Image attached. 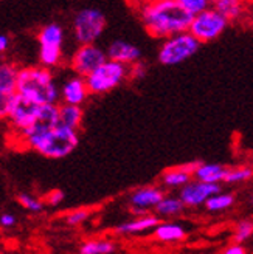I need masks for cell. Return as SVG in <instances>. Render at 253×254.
<instances>
[{
	"label": "cell",
	"instance_id": "1",
	"mask_svg": "<svg viewBox=\"0 0 253 254\" xmlns=\"http://www.w3.org/2000/svg\"><path fill=\"white\" fill-rule=\"evenodd\" d=\"M134 9L146 33L156 39H167L172 34L186 31L193 17L177 0H159Z\"/></svg>",
	"mask_w": 253,
	"mask_h": 254
},
{
	"label": "cell",
	"instance_id": "2",
	"mask_svg": "<svg viewBox=\"0 0 253 254\" xmlns=\"http://www.w3.org/2000/svg\"><path fill=\"white\" fill-rule=\"evenodd\" d=\"M16 93L34 101L36 104H58L59 87L50 68L42 65L19 68Z\"/></svg>",
	"mask_w": 253,
	"mask_h": 254
},
{
	"label": "cell",
	"instance_id": "3",
	"mask_svg": "<svg viewBox=\"0 0 253 254\" xmlns=\"http://www.w3.org/2000/svg\"><path fill=\"white\" fill-rule=\"evenodd\" d=\"M78 144H80L78 130L58 124L53 129L47 130L45 133L28 139L23 144V147H28L47 158L59 160L70 155L78 147Z\"/></svg>",
	"mask_w": 253,
	"mask_h": 254
},
{
	"label": "cell",
	"instance_id": "4",
	"mask_svg": "<svg viewBox=\"0 0 253 254\" xmlns=\"http://www.w3.org/2000/svg\"><path fill=\"white\" fill-rule=\"evenodd\" d=\"M85 85L90 95H104L120 87L124 81H129L128 65L106 59L99 67L85 76Z\"/></svg>",
	"mask_w": 253,
	"mask_h": 254
},
{
	"label": "cell",
	"instance_id": "5",
	"mask_svg": "<svg viewBox=\"0 0 253 254\" xmlns=\"http://www.w3.org/2000/svg\"><path fill=\"white\" fill-rule=\"evenodd\" d=\"M200 42L194 39L193 34L186 31L172 34L163 41L159 50V62L162 65L174 67L193 58L200 48Z\"/></svg>",
	"mask_w": 253,
	"mask_h": 254
},
{
	"label": "cell",
	"instance_id": "6",
	"mask_svg": "<svg viewBox=\"0 0 253 254\" xmlns=\"http://www.w3.org/2000/svg\"><path fill=\"white\" fill-rule=\"evenodd\" d=\"M229 25H230L229 20H227L221 12L208 6L205 9L199 11L197 14H193L188 31L191 33L194 39H197L200 44H208V42L216 41L218 37L229 28Z\"/></svg>",
	"mask_w": 253,
	"mask_h": 254
},
{
	"label": "cell",
	"instance_id": "7",
	"mask_svg": "<svg viewBox=\"0 0 253 254\" xmlns=\"http://www.w3.org/2000/svg\"><path fill=\"white\" fill-rule=\"evenodd\" d=\"M39 42V61L45 68L59 67L62 62V44H64V30L59 23H48L37 34Z\"/></svg>",
	"mask_w": 253,
	"mask_h": 254
},
{
	"label": "cell",
	"instance_id": "8",
	"mask_svg": "<svg viewBox=\"0 0 253 254\" xmlns=\"http://www.w3.org/2000/svg\"><path fill=\"white\" fill-rule=\"evenodd\" d=\"M72 27L80 44H95L106 30V17L96 8H84L75 14Z\"/></svg>",
	"mask_w": 253,
	"mask_h": 254
},
{
	"label": "cell",
	"instance_id": "9",
	"mask_svg": "<svg viewBox=\"0 0 253 254\" xmlns=\"http://www.w3.org/2000/svg\"><path fill=\"white\" fill-rule=\"evenodd\" d=\"M37 110H39V104H36L34 101L25 98L19 93L12 95L8 117H6V121L9 123L12 133L19 135L27 129L36 118Z\"/></svg>",
	"mask_w": 253,
	"mask_h": 254
},
{
	"label": "cell",
	"instance_id": "10",
	"mask_svg": "<svg viewBox=\"0 0 253 254\" xmlns=\"http://www.w3.org/2000/svg\"><path fill=\"white\" fill-rule=\"evenodd\" d=\"M106 59V50H101L96 44H80V47L72 55L70 67L75 74L85 78L88 73H92Z\"/></svg>",
	"mask_w": 253,
	"mask_h": 254
},
{
	"label": "cell",
	"instance_id": "11",
	"mask_svg": "<svg viewBox=\"0 0 253 254\" xmlns=\"http://www.w3.org/2000/svg\"><path fill=\"white\" fill-rule=\"evenodd\" d=\"M58 124H59L58 104H44V106H39V110H37V115L33 120V123L22 133L14 135V138L17 141H20L23 146L28 139L45 133L47 130L53 129V127Z\"/></svg>",
	"mask_w": 253,
	"mask_h": 254
},
{
	"label": "cell",
	"instance_id": "12",
	"mask_svg": "<svg viewBox=\"0 0 253 254\" xmlns=\"http://www.w3.org/2000/svg\"><path fill=\"white\" fill-rule=\"evenodd\" d=\"M221 190V186L218 183H204L199 180H189L186 185L180 188L179 198L188 208H196L204 205L205 200Z\"/></svg>",
	"mask_w": 253,
	"mask_h": 254
},
{
	"label": "cell",
	"instance_id": "13",
	"mask_svg": "<svg viewBox=\"0 0 253 254\" xmlns=\"http://www.w3.org/2000/svg\"><path fill=\"white\" fill-rule=\"evenodd\" d=\"M163 190L156 186H145L138 188L131 194V205L132 212L135 215H145L149 209L157 206V203L163 198Z\"/></svg>",
	"mask_w": 253,
	"mask_h": 254
},
{
	"label": "cell",
	"instance_id": "14",
	"mask_svg": "<svg viewBox=\"0 0 253 254\" xmlns=\"http://www.w3.org/2000/svg\"><path fill=\"white\" fill-rule=\"evenodd\" d=\"M210 6L229 20V23H239L249 19L250 0H210Z\"/></svg>",
	"mask_w": 253,
	"mask_h": 254
},
{
	"label": "cell",
	"instance_id": "15",
	"mask_svg": "<svg viewBox=\"0 0 253 254\" xmlns=\"http://www.w3.org/2000/svg\"><path fill=\"white\" fill-rule=\"evenodd\" d=\"M90 96L85 85V79L83 76L75 74L69 78L62 87H59V99L66 104H75V106H83L87 98Z\"/></svg>",
	"mask_w": 253,
	"mask_h": 254
},
{
	"label": "cell",
	"instance_id": "16",
	"mask_svg": "<svg viewBox=\"0 0 253 254\" xmlns=\"http://www.w3.org/2000/svg\"><path fill=\"white\" fill-rule=\"evenodd\" d=\"M106 56L110 61L124 64V65H131V64L142 59V52L138 47L126 41H115L106 50Z\"/></svg>",
	"mask_w": 253,
	"mask_h": 254
},
{
	"label": "cell",
	"instance_id": "17",
	"mask_svg": "<svg viewBox=\"0 0 253 254\" xmlns=\"http://www.w3.org/2000/svg\"><path fill=\"white\" fill-rule=\"evenodd\" d=\"M196 166H197V161L182 164V166L171 168V169L165 171L162 175L163 185L168 188H182L183 185H186L193 179V172H194Z\"/></svg>",
	"mask_w": 253,
	"mask_h": 254
},
{
	"label": "cell",
	"instance_id": "18",
	"mask_svg": "<svg viewBox=\"0 0 253 254\" xmlns=\"http://www.w3.org/2000/svg\"><path fill=\"white\" fill-rule=\"evenodd\" d=\"M227 168L222 166V164H216V163H199L193 172V177L199 182L204 183H221L224 182Z\"/></svg>",
	"mask_w": 253,
	"mask_h": 254
},
{
	"label": "cell",
	"instance_id": "19",
	"mask_svg": "<svg viewBox=\"0 0 253 254\" xmlns=\"http://www.w3.org/2000/svg\"><path fill=\"white\" fill-rule=\"evenodd\" d=\"M58 117H59V124L70 127V129L75 130H80L84 120V110L81 106L62 103L61 106H58Z\"/></svg>",
	"mask_w": 253,
	"mask_h": 254
},
{
	"label": "cell",
	"instance_id": "20",
	"mask_svg": "<svg viewBox=\"0 0 253 254\" xmlns=\"http://www.w3.org/2000/svg\"><path fill=\"white\" fill-rule=\"evenodd\" d=\"M17 73L19 67L14 62L0 59V92H5L9 95L16 93Z\"/></svg>",
	"mask_w": 253,
	"mask_h": 254
},
{
	"label": "cell",
	"instance_id": "21",
	"mask_svg": "<svg viewBox=\"0 0 253 254\" xmlns=\"http://www.w3.org/2000/svg\"><path fill=\"white\" fill-rule=\"evenodd\" d=\"M160 223L157 215H151V214H145V215H138V219L132 220V222H126L123 225H120L117 228V233L120 234H138L148 231L151 228H156Z\"/></svg>",
	"mask_w": 253,
	"mask_h": 254
},
{
	"label": "cell",
	"instance_id": "22",
	"mask_svg": "<svg viewBox=\"0 0 253 254\" xmlns=\"http://www.w3.org/2000/svg\"><path fill=\"white\" fill-rule=\"evenodd\" d=\"M154 234L162 242H177L185 237L186 231L179 223H159Z\"/></svg>",
	"mask_w": 253,
	"mask_h": 254
},
{
	"label": "cell",
	"instance_id": "23",
	"mask_svg": "<svg viewBox=\"0 0 253 254\" xmlns=\"http://www.w3.org/2000/svg\"><path fill=\"white\" fill-rule=\"evenodd\" d=\"M235 203V195L233 194H222L221 190L216 194H213L211 197H208L205 200V208L211 212H219V211H225L233 206Z\"/></svg>",
	"mask_w": 253,
	"mask_h": 254
},
{
	"label": "cell",
	"instance_id": "24",
	"mask_svg": "<svg viewBox=\"0 0 253 254\" xmlns=\"http://www.w3.org/2000/svg\"><path fill=\"white\" fill-rule=\"evenodd\" d=\"M185 205L182 203V200L179 197H165L157 203L156 211L160 215H165V217H172V215H177L183 211Z\"/></svg>",
	"mask_w": 253,
	"mask_h": 254
},
{
	"label": "cell",
	"instance_id": "25",
	"mask_svg": "<svg viewBox=\"0 0 253 254\" xmlns=\"http://www.w3.org/2000/svg\"><path fill=\"white\" fill-rule=\"evenodd\" d=\"M252 168L249 166H236V168H227L224 182L229 185H236V183H244L252 179Z\"/></svg>",
	"mask_w": 253,
	"mask_h": 254
},
{
	"label": "cell",
	"instance_id": "26",
	"mask_svg": "<svg viewBox=\"0 0 253 254\" xmlns=\"http://www.w3.org/2000/svg\"><path fill=\"white\" fill-rule=\"evenodd\" d=\"M113 251L115 245L109 240H88L80 250L81 254H110Z\"/></svg>",
	"mask_w": 253,
	"mask_h": 254
},
{
	"label": "cell",
	"instance_id": "27",
	"mask_svg": "<svg viewBox=\"0 0 253 254\" xmlns=\"http://www.w3.org/2000/svg\"><path fill=\"white\" fill-rule=\"evenodd\" d=\"M17 201L20 203V205L25 208V209H28V211H33V212H39L44 209V201L39 200V198H36L30 194H19L17 195Z\"/></svg>",
	"mask_w": 253,
	"mask_h": 254
},
{
	"label": "cell",
	"instance_id": "28",
	"mask_svg": "<svg viewBox=\"0 0 253 254\" xmlns=\"http://www.w3.org/2000/svg\"><path fill=\"white\" fill-rule=\"evenodd\" d=\"M253 233V225L250 220H241L236 226V233H235V242L236 244H243L246 240L252 237Z\"/></svg>",
	"mask_w": 253,
	"mask_h": 254
},
{
	"label": "cell",
	"instance_id": "29",
	"mask_svg": "<svg viewBox=\"0 0 253 254\" xmlns=\"http://www.w3.org/2000/svg\"><path fill=\"white\" fill-rule=\"evenodd\" d=\"M177 2L191 14H197L199 11L210 6V0H177Z\"/></svg>",
	"mask_w": 253,
	"mask_h": 254
},
{
	"label": "cell",
	"instance_id": "30",
	"mask_svg": "<svg viewBox=\"0 0 253 254\" xmlns=\"http://www.w3.org/2000/svg\"><path fill=\"white\" fill-rule=\"evenodd\" d=\"M148 73V68L146 65L142 62V61H137L131 65H128V74H129V79H143Z\"/></svg>",
	"mask_w": 253,
	"mask_h": 254
},
{
	"label": "cell",
	"instance_id": "31",
	"mask_svg": "<svg viewBox=\"0 0 253 254\" xmlns=\"http://www.w3.org/2000/svg\"><path fill=\"white\" fill-rule=\"evenodd\" d=\"M88 219V211L87 209H77L67 215V223L69 225H80L84 220Z\"/></svg>",
	"mask_w": 253,
	"mask_h": 254
},
{
	"label": "cell",
	"instance_id": "32",
	"mask_svg": "<svg viewBox=\"0 0 253 254\" xmlns=\"http://www.w3.org/2000/svg\"><path fill=\"white\" fill-rule=\"evenodd\" d=\"M11 98H12V95L5 93V92H0V121H5L6 117H8Z\"/></svg>",
	"mask_w": 253,
	"mask_h": 254
},
{
	"label": "cell",
	"instance_id": "33",
	"mask_svg": "<svg viewBox=\"0 0 253 254\" xmlns=\"http://www.w3.org/2000/svg\"><path fill=\"white\" fill-rule=\"evenodd\" d=\"M62 200H64V192L59 189L52 190V192H48L45 197V203H48V205H52V206H58Z\"/></svg>",
	"mask_w": 253,
	"mask_h": 254
},
{
	"label": "cell",
	"instance_id": "34",
	"mask_svg": "<svg viewBox=\"0 0 253 254\" xmlns=\"http://www.w3.org/2000/svg\"><path fill=\"white\" fill-rule=\"evenodd\" d=\"M0 225H2L3 228H11V226H14L16 225V217L12 214H2L0 215Z\"/></svg>",
	"mask_w": 253,
	"mask_h": 254
},
{
	"label": "cell",
	"instance_id": "35",
	"mask_svg": "<svg viewBox=\"0 0 253 254\" xmlns=\"http://www.w3.org/2000/svg\"><path fill=\"white\" fill-rule=\"evenodd\" d=\"M11 45V39L6 34H0V55H3L8 52V48Z\"/></svg>",
	"mask_w": 253,
	"mask_h": 254
},
{
	"label": "cell",
	"instance_id": "36",
	"mask_svg": "<svg viewBox=\"0 0 253 254\" xmlns=\"http://www.w3.org/2000/svg\"><path fill=\"white\" fill-rule=\"evenodd\" d=\"M224 254H247V251H246V248L241 247V245H233V247H230L229 250H225Z\"/></svg>",
	"mask_w": 253,
	"mask_h": 254
},
{
	"label": "cell",
	"instance_id": "37",
	"mask_svg": "<svg viewBox=\"0 0 253 254\" xmlns=\"http://www.w3.org/2000/svg\"><path fill=\"white\" fill-rule=\"evenodd\" d=\"M129 5H132L134 8L135 6H140L143 3H151V2H159V0H128Z\"/></svg>",
	"mask_w": 253,
	"mask_h": 254
}]
</instances>
